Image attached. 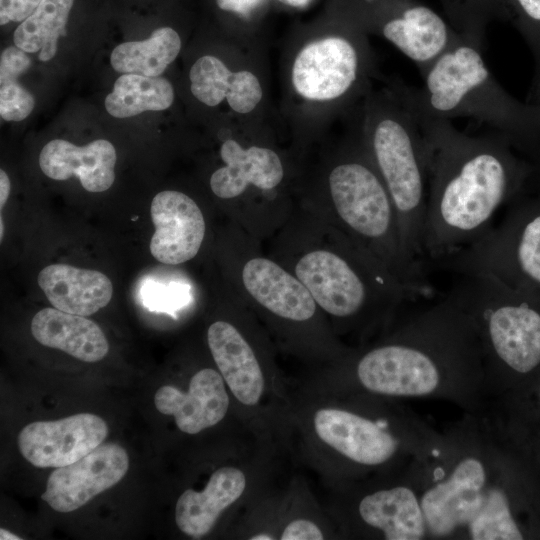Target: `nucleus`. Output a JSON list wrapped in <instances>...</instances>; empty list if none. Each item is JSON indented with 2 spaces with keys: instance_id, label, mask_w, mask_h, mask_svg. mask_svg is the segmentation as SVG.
I'll use <instances>...</instances> for the list:
<instances>
[{
  "instance_id": "40",
  "label": "nucleus",
  "mask_w": 540,
  "mask_h": 540,
  "mask_svg": "<svg viewBox=\"0 0 540 540\" xmlns=\"http://www.w3.org/2000/svg\"><path fill=\"white\" fill-rule=\"evenodd\" d=\"M536 99V104H540V91L534 96Z\"/></svg>"
},
{
  "instance_id": "19",
  "label": "nucleus",
  "mask_w": 540,
  "mask_h": 540,
  "mask_svg": "<svg viewBox=\"0 0 540 540\" xmlns=\"http://www.w3.org/2000/svg\"><path fill=\"white\" fill-rule=\"evenodd\" d=\"M190 91L200 103L217 107L226 102L233 113L250 120L261 110L264 83L253 60L232 69L221 58L205 54L189 70Z\"/></svg>"
},
{
  "instance_id": "18",
  "label": "nucleus",
  "mask_w": 540,
  "mask_h": 540,
  "mask_svg": "<svg viewBox=\"0 0 540 540\" xmlns=\"http://www.w3.org/2000/svg\"><path fill=\"white\" fill-rule=\"evenodd\" d=\"M155 227L149 249L152 256L167 265L194 259L206 236V220L199 204L178 190L157 193L150 207Z\"/></svg>"
},
{
  "instance_id": "29",
  "label": "nucleus",
  "mask_w": 540,
  "mask_h": 540,
  "mask_svg": "<svg viewBox=\"0 0 540 540\" xmlns=\"http://www.w3.org/2000/svg\"><path fill=\"white\" fill-rule=\"evenodd\" d=\"M509 21L521 33L530 47L536 63L534 91H540V0H502Z\"/></svg>"
},
{
  "instance_id": "32",
  "label": "nucleus",
  "mask_w": 540,
  "mask_h": 540,
  "mask_svg": "<svg viewBox=\"0 0 540 540\" xmlns=\"http://www.w3.org/2000/svg\"><path fill=\"white\" fill-rule=\"evenodd\" d=\"M325 528L313 517L296 515L284 520L276 530L275 540H323L327 538Z\"/></svg>"
},
{
  "instance_id": "10",
  "label": "nucleus",
  "mask_w": 540,
  "mask_h": 540,
  "mask_svg": "<svg viewBox=\"0 0 540 540\" xmlns=\"http://www.w3.org/2000/svg\"><path fill=\"white\" fill-rule=\"evenodd\" d=\"M218 154L221 165L210 174V191L227 203L233 223L267 242L297 205L305 154L283 149L253 126L225 137Z\"/></svg>"
},
{
  "instance_id": "13",
  "label": "nucleus",
  "mask_w": 540,
  "mask_h": 540,
  "mask_svg": "<svg viewBox=\"0 0 540 540\" xmlns=\"http://www.w3.org/2000/svg\"><path fill=\"white\" fill-rule=\"evenodd\" d=\"M232 292L233 315L214 320L206 341L215 366L249 418H265L276 401L274 344L255 315Z\"/></svg>"
},
{
  "instance_id": "7",
  "label": "nucleus",
  "mask_w": 540,
  "mask_h": 540,
  "mask_svg": "<svg viewBox=\"0 0 540 540\" xmlns=\"http://www.w3.org/2000/svg\"><path fill=\"white\" fill-rule=\"evenodd\" d=\"M226 254L231 290L280 349L328 366L347 354L307 288L233 222Z\"/></svg>"
},
{
  "instance_id": "35",
  "label": "nucleus",
  "mask_w": 540,
  "mask_h": 540,
  "mask_svg": "<svg viewBox=\"0 0 540 540\" xmlns=\"http://www.w3.org/2000/svg\"><path fill=\"white\" fill-rule=\"evenodd\" d=\"M265 0H216L219 9L249 20Z\"/></svg>"
},
{
  "instance_id": "21",
  "label": "nucleus",
  "mask_w": 540,
  "mask_h": 540,
  "mask_svg": "<svg viewBox=\"0 0 540 540\" xmlns=\"http://www.w3.org/2000/svg\"><path fill=\"white\" fill-rule=\"evenodd\" d=\"M252 480L246 465L216 469L202 490L188 488L180 494L175 506L177 527L193 539L206 536L223 512L247 495Z\"/></svg>"
},
{
  "instance_id": "38",
  "label": "nucleus",
  "mask_w": 540,
  "mask_h": 540,
  "mask_svg": "<svg viewBox=\"0 0 540 540\" xmlns=\"http://www.w3.org/2000/svg\"><path fill=\"white\" fill-rule=\"evenodd\" d=\"M0 538L3 540H6V539H10V540H19L21 539L20 537L12 534L11 532L7 531L6 529L4 528H1L0 530Z\"/></svg>"
},
{
  "instance_id": "30",
  "label": "nucleus",
  "mask_w": 540,
  "mask_h": 540,
  "mask_svg": "<svg viewBox=\"0 0 540 540\" xmlns=\"http://www.w3.org/2000/svg\"><path fill=\"white\" fill-rule=\"evenodd\" d=\"M17 80L0 82V116L5 121H22L35 106L33 95Z\"/></svg>"
},
{
  "instance_id": "5",
  "label": "nucleus",
  "mask_w": 540,
  "mask_h": 540,
  "mask_svg": "<svg viewBox=\"0 0 540 540\" xmlns=\"http://www.w3.org/2000/svg\"><path fill=\"white\" fill-rule=\"evenodd\" d=\"M298 202L308 207L414 299L435 294L428 267L408 251L391 196L360 136L305 158Z\"/></svg>"
},
{
  "instance_id": "17",
  "label": "nucleus",
  "mask_w": 540,
  "mask_h": 540,
  "mask_svg": "<svg viewBox=\"0 0 540 540\" xmlns=\"http://www.w3.org/2000/svg\"><path fill=\"white\" fill-rule=\"evenodd\" d=\"M129 468L126 450L118 444H100L79 460L56 468L41 498L58 512H72L117 484Z\"/></svg>"
},
{
  "instance_id": "14",
  "label": "nucleus",
  "mask_w": 540,
  "mask_h": 540,
  "mask_svg": "<svg viewBox=\"0 0 540 540\" xmlns=\"http://www.w3.org/2000/svg\"><path fill=\"white\" fill-rule=\"evenodd\" d=\"M423 461L398 475L344 486L345 529L364 538L427 539L421 505Z\"/></svg>"
},
{
  "instance_id": "23",
  "label": "nucleus",
  "mask_w": 540,
  "mask_h": 540,
  "mask_svg": "<svg viewBox=\"0 0 540 540\" xmlns=\"http://www.w3.org/2000/svg\"><path fill=\"white\" fill-rule=\"evenodd\" d=\"M37 283L54 308L85 317L107 306L113 295L112 282L102 272L63 263L43 268Z\"/></svg>"
},
{
  "instance_id": "39",
  "label": "nucleus",
  "mask_w": 540,
  "mask_h": 540,
  "mask_svg": "<svg viewBox=\"0 0 540 540\" xmlns=\"http://www.w3.org/2000/svg\"><path fill=\"white\" fill-rule=\"evenodd\" d=\"M3 232H4V227H3V219H2V216L0 217V240L2 241L3 239Z\"/></svg>"
},
{
  "instance_id": "20",
  "label": "nucleus",
  "mask_w": 540,
  "mask_h": 540,
  "mask_svg": "<svg viewBox=\"0 0 540 540\" xmlns=\"http://www.w3.org/2000/svg\"><path fill=\"white\" fill-rule=\"evenodd\" d=\"M223 377L215 368L198 370L183 391L176 386L160 387L154 397L156 409L173 416L177 428L195 435L219 424L230 408L231 398Z\"/></svg>"
},
{
  "instance_id": "9",
  "label": "nucleus",
  "mask_w": 540,
  "mask_h": 540,
  "mask_svg": "<svg viewBox=\"0 0 540 540\" xmlns=\"http://www.w3.org/2000/svg\"><path fill=\"white\" fill-rule=\"evenodd\" d=\"M375 75L367 33L350 17L336 30L292 43L285 59L286 109L296 124V148L307 151L318 121L342 113L372 89Z\"/></svg>"
},
{
  "instance_id": "28",
  "label": "nucleus",
  "mask_w": 540,
  "mask_h": 540,
  "mask_svg": "<svg viewBox=\"0 0 540 540\" xmlns=\"http://www.w3.org/2000/svg\"><path fill=\"white\" fill-rule=\"evenodd\" d=\"M450 25L483 49L486 30L495 20H509L502 0H440Z\"/></svg>"
},
{
  "instance_id": "36",
  "label": "nucleus",
  "mask_w": 540,
  "mask_h": 540,
  "mask_svg": "<svg viewBox=\"0 0 540 540\" xmlns=\"http://www.w3.org/2000/svg\"><path fill=\"white\" fill-rule=\"evenodd\" d=\"M11 191V183L7 173L0 170V208L3 209Z\"/></svg>"
},
{
  "instance_id": "27",
  "label": "nucleus",
  "mask_w": 540,
  "mask_h": 540,
  "mask_svg": "<svg viewBox=\"0 0 540 540\" xmlns=\"http://www.w3.org/2000/svg\"><path fill=\"white\" fill-rule=\"evenodd\" d=\"M74 0H42L36 10L14 31V44L27 53L38 52L39 60H51L58 39L68 22Z\"/></svg>"
},
{
  "instance_id": "12",
  "label": "nucleus",
  "mask_w": 540,
  "mask_h": 540,
  "mask_svg": "<svg viewBox=\"0 0 540 540\" xmlns=\"http://www.w3.org/2000/svg\"><path fill=\"white\" fill-rule=\"evenodd\" d=\"M454 275L445 294L474 323L491 403L508 393L514 377L540 366V310L489 276Z\"/></svg>"
},
{
  "instance_id": "11",
  "label": "nucleus",
  "mask_w": 540,
  "mask_h": 540,
  "mask_svg": "<svg viewBox=\"0 0 540 540\" xmlns=\"http://www.w3.org/2000/svg\"><path fill=\"white\" fill-rule=\"evenodd\" d=\"M362 108L359 136L391 196L408 251L428 267L424 249L428 168L421 128L391 86L371 89Z\"/></svg>"
},
{
  "instance_id": "31",
  "label": "nucleus",
  "mask_w": 540,
  "mask_h": 540,
  "mask_svg": "<svg viewBox=\"0 0 540 540\" xmlns=\"http://www.w3.org/2000/svg\"><path fill=\"white\" fill-rule=\"evenodd\" d=\"M147 306L159 311L179 308L188 302L189 287L179 283L169 285L147 284L144 289Z\"/></svg>"
},
{
  "instance_id": "2",
  "label": "nucleus",
  "mask_w": 540,
  "mask_h": 540,
  "mask_svg": "<svg viewBox=\"0 0 540 540\" xmlns=\"http://www.w3.org/2000/svg\"><path fill=\"white\" fill-rule=\"evenodd\" d=\"M510 453L487 409L464 412L422 464L427 539L522 540Z\"/></svg>"
},
{
  "instance_id": "1",
  "label": "nucleus",
  "mask_w": 540,
  "mask_h": 540,
  "mask_svg": "<svg viewBox=\"0 0 540 540\" xmlns=\"http://www.w3.org/2000/svg\"><path fill=\"white\" fill-rule=\"evenodd\" d=\"M329 369L337 394L444 400L470 413L490 402L474 323L445 293L408 303Z\"/></svg>"
},
{
  "instance_id": "33",
  "label": "nucleus",
  "mask_w": 540,
  "mask_h": 540,
  "mask_svg": "<svg viewBox=\"0 0 540 540\" xmlns=\"http://www.w3.org/2000/svg\"><path fill=\"white\" fill-rule=\"evenodd\" d=\"M31 65L27 52L19 47L9 46L1 52L0 82L18 79Z\"/></svg>"
},
{
  "instance_id": "8",
  "label": "nucleus",
  "mask_w": 540,
  "mask_h": 540,
  "mask_svg": "<svg viewBox=\"0 0 540 540\" xmlns=\"http://www.w3.org/2000/svg\"><path fill=\"white\" fill-rule=\"evenodd\" d=\"M420 74V87L390 84L413 112L445 120L472 118L511 146L529 145L540 137V104L512 97L486 66L482 49L464 37Z\"/></svg>"
},
{
  "instance_id": "6",
  "label": "nucleus",
  "mask_w": 540,
  "mask_h": 540,
  "mask_svg": "<svg viewBox=\"0 0 540 540\" xmlns=\"http://www.w3.org/2000/svg\"><path fill=\"white\" fill-rule=\"evenodd\" d=\"M305 431L346 485L398 475L431 455L441 432L398 401L336 394L309 407Z\"/></svg>"
},
{
  "instance_id": "15",
  "label": "nucleus",
  "mask_w": 540,
  "mask_h": 540,
  "mask_svg": "<svg viewBox=\"0 0 540 540\" xmlns=\"http://www.w3.org/2000/svg\"><path fill=\"white\" fill-rule=\"evenodd\" d=\"M349 17L366 33L380 35L423 72L460 35L418 0H355Z\"/></svg>"
},
{
  "instance_id": "25",
  "label": "nucleus",
  "mask_w": 540,
  "mask_h": 540,
  "mask_svg": "<svg viewBox=\"0 0 540 540\" xmlns=\"http://www.w3.org/2000/svg\"><path fill=\"white\" fill-rule=\"evenodd\" d=\"M182 47L180 35L171 27L155 29L149 38L117 45L110 63L116 72L160 76L177 58Z\"/></svg>"
},
{
  "instance_id": "37",
  "label": "nucleus",
  "mask_w": 540,
  "mask_h": 540,
  "mask_svg": "<svg viewBox=\"0 0 540 540\" xmlns=\"http://www.w3.org/2000/svg\"><path fill=\"white\" fill-rule=\"evenodd\" d=\"M287 6L294 8H304L308 6L312 0H277Z\"/></svg>"
},
{
  "instance_id": "41",
  "label": "nucleus",
  "mask_w": 540,
  "mask_h": 540,
  "mask_svg": "<svg viewBox=\"0 0 540 540\" xmlns=\"http://www.w3.org/2000/svg\"><path fill=\"white\" fill-rule=\"evenodd\" d=\"M539 401H540V391H539Z\"/></svg>"
},
{
  "instance_id": "22",
  "label": "nucleus",
  "mask_w": 540,
  "mask_h": 540,
  "mask_svg": "<svg viewBox=\"0 0 540 540\" xmlns=\"http://www.w3.org/2000/svg\"><path fill=\"white\" fill-rule=\"evenodd\" d=\"M116 150L105 139L77 146L63 139L48 142L39 155L42 172L53 180H67L77 176L89 192L108 190L115 180Z\"/></svg>"
},
{
  "instance_id": "4",
  "label": "nucleus",
  "mask_w": 540,
  "mask_h": 540,
  "mask_svg": "<svg viewBox=\"0 0 540 540\" xmlns=\"http://www.w3.org/2000/svg\"><path fill=\"white\" fill-rule=\"evenodd\" d=\"M413 114L427 156L424 249L429 266L479 240L493 226L521 171L511 144L500 135H469L450 120Z\"/></svg>"
},
{
  "instance_id": "16",
  "label": "nucleus",
  "mask_w": 540,
  "mask_h": 540,
  "mask_svg": "<svg viewBox=\"0 0 540 540\" xmlns=\"http://www.w3.org/2000/svg\"><path fill=\"white\" fill-rule=\"evenodd\" d=\"M107 434L108 426L100 416L80 413L27 424L18 434V447L32 465L58 468L90 453Z\"/></svg>"
},
{
  "instance_id": "26",
  "label": "nucleus",
  "mask_w": 540,
  "mask_h": 540,
  "mask_svg": "<svg viewBox=\"0 0 540 540\" xmlns=\"http://www.w3.org/2000/svg\"><path fill=\"white\" fill-rule=\"evenodd\" d=\"M174 101L172 84L163 77L126 73L118 77L105 98L106 111L116 118H128L145 111H163Z\"/></svg>"
},
{
  "instance_id": "34",
  "label": "nucleus",
  "mask_w": 540,
  "mask_h": 540,
  "mask_svg": "<svg viewBox=\"0 0 540 540\" xmlns=\"http://www.w3.org/2000/svg\"><path fill=\"white\" fill-rule=\"evenodd\" d=\"M42 0H0V24L22 22L39 6Z\"/></svg>"
},
{
  "instance_id": "24",
  "label": "nucleus",
  "mask_w": 540,
  "mask_h": 540,
  "mask_svg": "<svg viewBox=\"0 0 540 540\" xmlns=\"http://www.w3.org/2000/svg\"><path fill=\"white\" fill-rule=\"evenodd\" d=\"M31 332L40 344L84 362L100 361L109 350L105 334L94 321L56 308L38 311L31 321Z\"/></svg>"
},
{
  "instance_id": "3",
  "label": "nucleus",
  "mask_w": 540,
  "mask_h": 540,
  "mask_svg": "<svg viewBox=\"0 0 540 540\" xmlns=\"http://www.w3.org/2000/svg\"><path fill=\"white\" fill-rule=\"evenodd\" d=\"M267 243L269 255L307 288L342 342L372 340L416 300L300 202Z\"/></svg>"
}]
</instances>
